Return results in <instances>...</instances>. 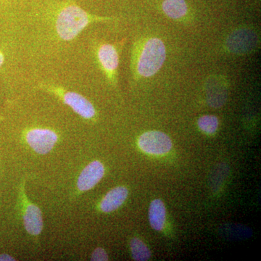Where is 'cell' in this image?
<instances>
[{"label":"cell","mask_w":261,"mask_h":261,"mask_svg":"<svg viewBox=\"0 0 261 261\" xmlns=\"http://www.w3.org/2000/svg\"><path fill=\"white\" fill-rule=\"evenodd\" d=\"M27 143L36 152L47 154L58 142V135L54 130L48 128H33L25 135Z\"/></svg>","instance_id":"5b68a950"},{"label":"cell","mask_w":261,"mask_h":261,"mask_svg":"<svg viewBox=\"0 0 261 261\" xmlns=\"http://www.w3.org/2000/svg\"><path fill=\"white\" fill-rule=\"evenodd\" d=\"M166 216V207L162 201L159 199L152 201L149 209V220L152 228L161 231L164 227Z\"/></svg>","instance_id":"8fae6325"},{"label":"cell","mask_w":261,"mask_h":261,"mask_svg":"<svg viewBox=\"0 0 261 261\" xmlns=\"http://www.w3.org/2000/svg\"><path fill=\"white\" fill-rule=\"evenodd\" d=\"M128 190L124 187H118L113 189L100 203V208L104 213H111L117 210L123 205L128 197Z\"/></svg>","instance_id":"9c48e42d"},{"label":"cell","mask_w":261,"mask_h":261,"mask_svg":"<svg viewBox=\"0 0 261 261\" xmlns=\"http://www.w3.org/2000/svg\"><path fill=\"white\" fill-rule=\"evenodd\" d=\"M106 20L87 13L73 3L63 5L57 10L55 16V29L62 40H73L90 24Z\"/></svg>","instance_id":"6da1fadb"},{"label":"cell","mask_w":261,"mask_h":261,"mask_svg":"<svg viewBox=\"0 0 261 261\" xmlns=\"http://www.w3.org/2000/svg\"><path fill=\"white\" fill-rule=\"evenodd\" d=\"M130 245L132 257L135 260L145 261L150 258L151 252L148 247L140 239H132Z\"/></svg>","instance_id":"4fadbf2b"},{"label":"cell","mask_w":261,"mask_h":261,"mask_svg":"<svg viewBox=\"0 0 261 261\" xmlns=\"http://www.w3.org/2000/svg\"><path fill=\"white\" fill-rule=\"evenodd\" d=\"M105 168L102 163L95 161L89 163L80 175L77 187L81 191H88L93 188L104 176Z\"/></svg>","instance_id":"ba28073f"},{"label":"cell","mask_w":261,"mask_h":261,"mask_svg":"<svg viewBox=\"0 0 261 261\" xmlns=\"http://www.w3.org/2000/svg\"><path fill=\"white\" fill-rule=\"evenodd\" d=\"M166 58L164 43L159 38H150L145 43L137 58L136 70L141 76H152L161 69Z\"/></svg>","instance_id":"7a4b0ae2"},{"label":"cell","mask_w":261,"mask_h":261,"mask_svg":"<svg viewBox=\"0 0 261 261\" xmlns=\"http://www.w3.org/2000/svg\"><path fill=\"white\" fill-rule=\"evenodd\" d=\"M15 260V258L13 257L10 256V255L6 253L1 254L0 255V261H11Z\"/></svg>","instance_id":"2e32d148"},{"label":"cell","mask_w":261,"mask_h":261,"mask_svg":"<svg viewBox=\"0 0 261 261\" xmlns=\"http://www.w3.org/2000/svg\"><path fill=\"white\" fill-rule=\"evenodd\" d=\"M5 62V55L3 51H0V68Z\"/></svg>","instance_id":"e0dca14e"},{"label":"cell","mask_w":261,"mask_h":261,"mask_svg":"<svg viewBox=\"0 0 261 261\" xmlns=\"http://www.w3.org/2000/svg\"><path fill=\"white\" fill-rule=\"evenodd\" d=\"M257 43V36L250 29L233 32L226 40L228 50L235 54H245L254 49Z\"/></svg>","instance_id":"8992f818"},{"label":"cell","mask_w":261,"mask_h":261,"mask_svg":"<svg viewBox=\"0 0 261 261\" xmlns=\"http://www.w3.org/2000/svg\"><path fill=\"white\" fill-rule=\"evenodd\" d=\"M163 10L169 18L179 19L187 13V6L185 0H164Z\"/></svg>","instance_id":"7c38bea8"},{"label":"cell","mask_w":261,"mask_h":261,"mask_svg":"<svg viewBox=\"0 0 261 261\" xmlns=\"http://www.w3.org/2000/svg\"><path fill=\"white\" fill-rule=\"evenodd\" d=\"M98 61L108 79L113 80L119 65V56L116 47L111 44H102L97 48Z\"/></svg>","instance_id":"52a82bcc"},{"label":"cell","mask_w":261,"mask_h":261,"mask_svg":"<svg viewBox=\"0 0 261 261\" xmlns=\"http://www.w3.org/2000/svg\"><path fill=\"white\" fill-rule=\"evenodd\" d=\"M108 260V255L107 252L104 249L101 247H98L95 249L93 253H92V257H91V260L94 261H106Z\"/></svg>","instance_id":"9a60e30c"},{"label":"cell","mask_w":261,"mask_h":261,"mask_svg":"<svg viewBox=\"0 0 261 261\" xmlns=\"http://www.w3.org/2000/svg\"><path fill=\"white\" fill-rule=\"evenodd\" d=\"M24 226L29 233L39 235L43 228L42 214L37 205L30 204L25 208L23 216Z\"/></svg>","instance_id":"30bf717a"},{"label":"cell","mask_w":261,"mask_h":261,"mask_svg":"<svg viewBox=\"0 0 261 261\" xmlns=\"http://www.w3.org/2000/svg\"><path fill=\"white\" fill-rule=\"evenodd\" d=\"M198 126L202 132L212 135L219 128V119L217 117L207 115L199 118Z\"/></svg>","instance_id":"5bb4252c"},{"label":"cell","mask_w":261,"mask_h":261,"mask_svg":"<svg viewBox=\"0 0 261 261\" xmlns=\"http://www.w3.org/2000/svg\"><path fill=\"white\" fill-rule=\"evenodd\" d=\"M139 146L146 153L163 154L172 148V142L167 135L159 130H150L142 134L139 138Z\"/></svg>","instance_id":"277c9868"},{"label":"cell","mask_w":261,"mask_h":261,"mask_svg":"<svg viewBox=\"0 0 261 261\" xmlns=\"http://www.w3.org/2000/svg\"><path fill=\"white\" fill-rule=\"evenodd\" d=\"M40 87L44 90L61 97L65 105L71 108L75 113L84 119H92L95 116L96 111L93 105L82 94L49 84H42Z\"/></svg>","instance_id":"3957f363"}]
</instances>
